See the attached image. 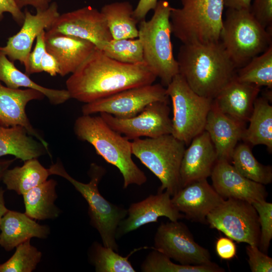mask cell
<instances>
[{
  "label": "cell",
  "mask_w": 272,
  "mask_h": 272,
  "mask_svg": "<svg viewBox=\"0 0 272 272\" xmlns=\"http://www.w3.org/2000/svg\"><path fill=\"white\" fill-rule=\"evenodd\" d=\"M18 7L22 10L25 7L30 6L36 9L45 10L51 3L52 0H14Z\"/></svg>",
  "instance_id": "45"
},
{
  "label": "cell",
  "mask_w": 272,
  "mask_h": 272,
  "mask_svg": "<svg viewBox=\"0 0 272 272\" xmlns=\"http://www.w3.org/2000/svg\"><path fill=\"white\" fill-rule=\"evenodd\" d=\"M171 200L184 218L207 224L208 214L225 199L210 185L207 179H203L182 187L171 197Z\"/></svg>",
  "instance_id": "18"
},
{
  "label": "cell",
  "mask_w": 272,
  "mask_h": 272,
  "mask_svg": "<svg viewBox=\"0 0 272 272\" xmlns=\"http://www.w3.org/2000/svg\"><path fill=\"white\" fill-rule=\"evenodd\" d=\"M0 245L9 251L32 238H47L50 229L37 223L25 213L9 210L0 226Z\"/></svg>",
  "instance_id": "24"
},
{
  "label": "cell",
  "mask_w": 272,
  "mask_h": 272,
  "mask_svg": "<svg viewBox=\"0 0 272 272\" xmlns=\"http://www.w3.org/2000/svg\"><path fill=\"white\" fill-rule=\"evenodd\" d=\"M10 14L14 20L20 25H22L24 19V14L19 9L14 0H0V21L4 18V14Z\"/></svg>",
  "instance_id": "42"
},
{
  "label": "cell",
  "mask_w": 272,
  "mask_h": 272,
  "mask_svg": "<svg viewBox=\"0 0 272 272\" xmlns=\"http://www.w3.org/2000/svg\"><path fill=\"white\" fill-rule=\"evenodd\" d=\"M232 165L243 176L256 182L266 185L272 182V167L260 163L246 143L236 146L232 155Z\"/></svg>",
  "instance_id": "31"
},
{
  "label": "cell",
  "mask_w": 272,
  "mask_h": 272,
  "mask_svg": "<svg viewBox=\"0 0 272 272\" xmlns=\"http://www.w3.org/2000/svg\"><path fill=\"white\" fill-rule=\"evenodd\" d=\"M245 123L222 112L213 101L208 113L205 130L215 148L217 160L231 162L233 151L242 140Z\"/></svg>",
  "instance_id": "21"
},
{
  "label": "cell",
  "mask_w": 272,
  "mask_h": 272,
  "mask_svg": "<svg viewBox=\"0 0 272 272\" xmlns=\"http://www.w3.org/2000/svg\"><path fill=\"white\" fill-rule=\"evenodd\" d=\"M252 204L259 217L260 236L258 247L266 254L272 239V203L265 200L255 201Z\"/></svg>",
  "instance_id": "37"
},
{
  "label": "cell",
  "mask_w": 272,
  "mask_h": 272,
  "mask_svg": "<svg viewBox=\"0 0 272 272\" xmlns=\"http://www.w3.org/2000/svg\"><path fill=\"white\" fill-rule=\"evenodd\" d=\"M0 82L13 89L31 88L42 93L53 105L62 104L71 98L66 89L58 90L42 86L18 69L0 49Z\"/></svg>",
  "instance_id": "27"
},
{
  "label": "cell",
  "mask_w": 272,
  "mask_h": 272,
  "mask_svg": "<svg viewBox=\"0 0 272 272\" xmlns=\"http://www.w3.org/2000/svg\"><path fill=\"white\" fill-rule=\"evenodd\" d=\"M168 103V101L152 102L138 115L128 118H119L106 113H100V115L112 129L129 140L143 137L156 138L171 134Z\"/></svg>",
  "instance_id": "13"
},
{
  "label": "cell",
  "mask_w": 272,
  "mask_h": 272,
  "mask_svg": "<svg viewBox=\"0 0 272 272\" xmlns=\"http://www.w3.org/2000/svg\"><path fill=\"white\" fill-rule=\"evenodd\" d=\"M100 50L106 56L121 62L129 64L144 62L142 45L138 38L112 39L105 42Z\"/></svg>",
  "instance_id": "35"
},
{
  "label": "cell",
  "mask_w": 272,
  "mask_h": 272,
  "mask_svg": "<svg viewBox=\"0 0 272 272\" xmlns=\"http://www.w3.org/2000/svg\"><path fill=\"white\" fill-rule=\"evenodd\" d=\"M143 272H224V268L212 262L202 265L177 264L163 253L153 249L141 266Z\"/></svg>",
  "instance_id": "33"
},
{
  "label": "cell",
  "mask_w": 272,
  "mask_h": 272,
  "mask_svg": "<svg viewBox=\"0 0 272 272\" xmlns=\"http://www.w3.org/2000/svg\"><path fill=\"white\" fill-rule=\"evenodd\" d=\"M248 263L252 272H271L272 258L261 251L257 246L246 247Z\"/></svg>",
  "instance_id": "38"
},
{
  "label": "cell",
  "mask_w": 272,
  "mask_h": 272,
  "mask_svg": "<svg viewBox=\"0 0 272 272\" xmlns=\"http://www.w3.org/2000/svg\"><path fill=\"white\" fill-rule=\"evenodd\" d=\"M220 40L239 69L272 45L271 28H263L249 9L228 8Z\"/></svg>",
  "instance_id": "6"
},
{
  "label": "cell",
  "mask_w": 272,
  "mask_h": 272,
  "mask_svg": "<svg viewBox=\"0 0 272 272\" xmlns=\"http://www.w3.org/2000/svg\"><path fill=\"white\" fill-rule=\"evenodd\" d=\"M45 31L88 40L99 49L105 42L112 39L104 16L91 6L60 14Z\"/></svg>",
  "instance_id": "14"
},
{
  "label": "cell",
  "mask_w": 272,
  "mask_h": 272,
  "mask_svg": "<svg viewBox=\"0 0 272 272\" xmlns=\"http://www.w3.org/2000/svg\"><path fill=\"white\" fill-rule=\"evenodd\" d=\"M22 166L8 169L2 181L7 189L19 195L24 193L47 180L51 175L48 169L43 166L37 158L28 160Z\"/></svg>",
  "instance_id": "29"
},
{
  "label": "cell",
  "mask_w": 272,
  "mask_h": 272,
  "mask_svg": "<svg viewBox=\"0 0 272 272\" xmlns=\"http://www.w3.org/2000/svg\"><path fill=\"white\" fill-rule=\"evenodd\" d=\"M157 77L144 62L118 61L95 48L65 82L71 98L88 103L121 91L153 84Z\"/></svg>",
  "instance_id": "1"
},
{
  "label": "cell",
  "mask_w": 272,
  "mask_h": 272,
  "mask_svg": "<svg viewBox=\"0 0 272 272\" xmlns=\"http://www.w3.org/2000/svg\"><path fill=\"white\" fill-rule=\"evenodd\" d=\"M57 182L47 180L28 190L22 195L25 214L33 219L44 220L57 218L60 211L54 202L57 197Z\"/></svg>",
  "instance_id": "26"
},
{
  "label": "cell",
  "mask_w": 272,
  "mask_h": 272,
  "mask_svg": "<svg viewBox=\"0 0 272 272\" xmlns=\"http://www.w3.org/2000/svg\"><path fill=\"white\" fill-rule=\"evenodd\" d=\"M158 0H140L136 8L133 10V16L139 22L145 20L148 13L155 8Z\"/></svg>",
  "instance_id": "43"
},
{
  "label": "cell",
  "mask_w": 272,
  "mask_h": 272,
  "mask_svg": "<svg viewBox=\"0 0 272 272\" xmlns=\"http://www.w3.org/2000/svg\"><path fill=\"white\" fill-rule=\"evenodd\" d=\"M212 186L224 199L234 198L250 203L265 200L268 195L264 185L241 174L226 160H217L211 175Z\"/></svg>",
  "instance_id": "17"
},
{
  "label": "cell",
  "mask_w": 272,
  "mask_h": 272,
  "mask_svg": "<svg viewBox=\"0 0 272 272\" xmlns=\"http://www.w3.org/2000/svg\"><path fill=\"white\" fill-rule=\"evenodd\" d=\"M171 9L168 1H158L151 19L140 21L138 27V38L142 45L144 62L166 87L179 73L171 40Z\"/></svg>",
  "instance_id": "4"
},
{
  "label": "cell",
  "mask_w": 272,
  "mask_h": 272,
  "mask_svg": "<svg viewBox=\"0 0 272 272\" xmlns=\"http://www.w3.org/2000/svg\"><path fill=\"white\" fill-rule=\"evenodd\" d=\"M216 250L218 256L225 260L233 258L236 252V245L233 240L226 237H221L217 240Z\"/></svg>",
  "instance_id": "41"
},
{
  "label": "cell",
  "mask_w": 272,
  "mask_h": 272,
  "mask_svg": "<svg viewBox=\"0 0 272 272\" xmlns=\"http://www.w3.org/2000/svg\"><path fill=\"white\" fill-rule=\"evenodd\" d=\"M126 216L118 226L116 239L147 224L157 222L161 217H165L171 221L184 218L174 206L171 196L167 191L151 194L141 201L131 203Z\"/></svg>",
  "instance_id": "16"
},
{
  "label": "cell",
  "mask_w": 272,
  "mask_h": 272,
  "mask_svg": "<svg viewBox=\"0 0 272 272\" xmlns=\"http://www.w3.org/2000/svg\"><path fill=\"white\" fill-rule=\"evenodd\" d=\"M35 14L27 9L24 11L22 27L16 34L9 38L6 44L0 49L14 62L19 61L25 69L28 67V57L34 40L43 30H47L59 16L56 2L51 3L45 10H36Z\"/></svg>",
  "instance_id": "15"
},
{
  "label": "cell",
  "mask_w": 272,
  "mask_h": 272,
  "mask_svg": "<svg viewBox=\"0 0 272 272\" xmlns=\"http://www.w3.org/2000/svg\"><path fill=\"white\" fill-rule=\"evenodd\" d=\"M48 153L43 144L35 140L21 126H0V157L12 155L25 162Z\"/></svg>",
  "instance_id": "25"
},
{
  "label": "cell",
  "mask_w": 272,
  "mask_h": 272,
  "mask_svg": "<svg viewBox=\"0 0 272 272\" xmlns=\"http://www.w3.org/2000/svg\"><path fill=\"white\" fill-rule=\"evenodd\" d=\"M41 252L30 243V239L16 247L14 254L0 264V272H31L41 260Z\"/></svg>",
  "instance_id": "36"
},
{
  "label": "cell",
  "mask_w": 272,
  "mask_h": 272,
  "mask_svg": "<svg viewBox=\"0 0 272 272\" xmlns=\"http://www.w3.org/2000/svg\"><path fill=\"white\" fill-rule=\"evenodd\" d=\"M153 249L184 265H202L212 262L209 250L199 245L184 223H162L157 229Z\"/></svg>",
  "instance_id": "12"
},
{
  "label": "cell",
  "mask_w": 272,
  "mask_h": 272,
  "mask_svg": "<svg viewBox=\"0 0 272 272\" xmlns=\"http://www.w3.org/2000/svg\"><path fill=\"white\" fill-rule=\"evenodd\" d=\"M45 42L46 51L55 58L59 64V75L61 77L74 73L95 48L88 40L46 31Z\"/></svg>",
  "instance_id": "22"
},
{
  "label": "cell",
  "mask_w": 272,
  "mask_h": 272,
  "mask_svg": "<svg viewBox=\"0 0 272 272\" xmlns=\"http://www.w3.org/2000/svg\"><path fill=\"white\" fill-rule=\"evenodd\" d=\"M249 10L263 28L272 27V0H254Z\"/></svg>",
  "instance_id": "40"
},
{
  "label": "cell",
  "mask_w": 272,
  "mask_h": 272,
  "mask_svg": "<svg viewBox=\"0 0 272 272\" xmlns=\"http://www.w3.org/2000/svg\"><path fill=\"white\" fill-rule=\"evenodd\" d=\"M74 131L79 140L90 143L98 155L119 170L123 188L130 184L140 186L147 181L145 173L132 159L131 142L112 129L100 115L78 117Z\"/></svg>",
  "instance_id": "3"
},
{
  "label": "cell",
  "mask_w": 272,
  "mask_h": 272,
  "mask_svg": "<svg viewBox=\"0 0 272 272\" xmlns=\"http://www.w3.org/2000/svg\"><path fill=\"white\" fill-rule=\"evenodd\" d=\"M133 9L128 2H118L103 6L104 16L114 39H135L138 37L139 21L133 16Z\"/></svg>",
  "instance_id": "30"
},
{
  "label": "cell",
  "mask_w": 272,
  "mask_h": 272,
  "mask_svg": "<svg viewBox=\"0 0 272 272\" xmlns=\"http://www.w3.org/2000/svg\"><path fill=\"white\" fill-rule=\"evenodd\" d=\"M45 33V30H43L38 35L36 39L34 48L29 54L28 67L25 70V73L28 75L42 72L41 63L46 52Z\"/></svg>",
  "instance_id": "39"
},
{
  "label": "cell",
  "mask_w": 272,
  "mask_h": 272,
  "mask_svg": "<svg viewBox=\"0 0 272 272\" xmlns=\"http://www.w3.org/2000/svg\"><path fill=\"white\" fill-rule=\"evenodd\" d=\"M224 6L234 9H250L252 0H223Z\"/></svg>",
  "instance_id": "46"
},
{
  "label": "cell",
  "mask_w": 272,
  "mask_h": 272,
  "mask_svg": "<svg viewBox=\"0 0 272 272\" xmlns=\"http://www.w3.org/2000/svg\"><path fill=\"white\" fill-rule=\"evenodd\" d=\"M44 97L42 93L36 90L10 88L0 82V126H22L48 149V143L31 125L25 110L30 101L41 100Z\"/></svg>",
  "instance_id": "19"
},
{
  "label": "cell",
  "mask_w": 272,
  "mask_h": 272,
  "mask_svg": "<svg viewBox=\"0 0 272 272\" xmlns=\"http://www.w3.org/2000/svg\"><path fill=\"white\" fill-rule=\"evenodd\" d=\"M235 78L239 81L258 87L272 88V45L239 69Z\"/></svg>",
  "instance_id": "32"
},
{
  "label": "cell",
  "mask_w": 272,
  "mask_h": 272,
  "mask_svg": "<svg viewBox=\"0 0 272 272\" xmlns=\"http://www.w3.org/2000/svg\"><path fill=\"white\" fill-rule=\"evenodd\" d=\"M16 158L11 159H0V182L2 180L5 171L14 162Z\"/></svg>",
  "instance_id": "47"
},
{
  "label": "cell",
  "mask_w": 272,
  "mask_h": 272,
  "mask_svg": "<svg viewBox=\"0 0 272 272\" xmlns=\"http://www.w3.org/2000/svg\"><path fill=\"white\" fill-rule=\"evenodd\" d=\"M185 146L172 134L131 142L132 154L160 181L158 192L167 191L172 197L181 189L180 168Z\"/></svg>",
  "instance_id": "8"
},
{
  "label": "cell",
  "mask_w": 272,
  "mask_h": 272,
  "mask_svg": "<svg viewBox=\"0 0 272 272\" xmlns=\"http://www.w3.org/2000/svg\"><path fill=\"white\" fill-rule=\"evenodd\" d=\"M242 140L253 146L263 145L272 151V106L267 97H257Z\"/></svg>",
  "instance_id": "28"
},
{
  "label": "cell",
  "mask_w": 272,
  "mask_h": 272,
  "mask_svg": "<svg viewBox=\"0 0 272 272\" xmlns=\"http://www.w3.org/2000/svg\"><path fill=\"white\" fill-rule=\"evenodd\" d=\"M48 169L51 175L65 178L81 193L88 205L90 224L98 231L103 245L118 252L116 230L120 222L126 217L127 210L109 202L99 192L98 184L105 174L104 168L92 163L88 172L90 180L87 183L72 177L60 161L51 165Z\"/></svg>",
  "instance_id": "5"
},
{
  "label": "cell",
  "mask_w": 272,
  "mask_h": 272,
  "mask_svg": "<svg viewBox=\"0 0 272 272\" xmlns=\"http://www.w3.org/2000/svg\"><path fill=\"white\" fill-rule=\"evenodd\" d=\"M181 8H172V33L182 44L220 41L223 26V0H180Z\"/></svg>",
  "instance_id": "7"
},
{
  "label": "cell",
  "mask_w": 272,
  "mask_h": 272,
  "mask_svg": "<svg viewBox=\"0 0 272 272\" xmlns=\"http://www.w3.org/2000/svg\"><path fill=\"white\" fill-rule=\"evenodd\" d=\"M185 149L180 165L181 188L211 176L217 161L215 148L206 130L194 137Z\"/></svg>",
  "instance_id": "20"
},
{
  "label": "cell",
  "mask_w": 272,
  "mask_h": 272,
  "mask_svg": "<svg viewBox=\"0 0 272 272\" xmlns=\"http://www.w3.org/2000/svg\"><path fill=\"white\" fill-rule=\"evenodd\" d=\"M207 224L237 242L258 247L260 228L258 214L247 201L228 198L210 213Z\"/></svg>",
  "instance_id": "10"
},
{
  "label": "cell",
  "mask_w": 272,
  "mask_h": 272,
  "mask_svg": "<svg viewBox=\"0 0 272 272\" xmlns=\"http://www.w3.org/2000/svg\"><path fill=\"white\" fill-rule=\"evenodd\" d=\"M166 90L172 103L171 134L188 146L205 130L213 99L194 92L179 74L173 78Z\"/></svg>",
  "instance_id": "9"
},
{
  "label": "cell",
  "mask_w": 272,
  "mask_h": 272,
  "mask_svg": "<svg viewBox=\"0 0 272 272\" xmlns=\"http://www.w3.org/2000/svg\"><path fill=\"white\" fill-rule=\"evenodd\" d=\"M128 257H123L97 241L93 243L89 250L90 261L96 272H135Z\"/></svg>",
  "instance_id": "34"
},
{
  "label": "cell",
  "mask_w": 272,
  "mask_h": 272,
  "mask_svg": "<svg viewBox=\"0 0 272 272\" xmlns=\"http://www.w3.org/2000/svg\"><path fill=\"white\" fill-rule=\"evenodd\" d=\"M4 193L5 190L0 187V226L4 216L9 210L5 205Z\"/></svg>",
  "instance_id": "48"
},
{
  "label": "cell",
  "mask_w": 272,
  "mask_h": 272,
  "mask_svg": "<svg viewBox=\"0 0 272 272\" xmlns=\"http://www.w3.org/2000/svg\"><path fill=\"white\" fill-rule=\"evenodd\" d=\"M41 67L42 72L51 76H55L59 74V64L56 59L47 51L42 58Z\"/></svg>",
  "instance_id": "44"
},
{
  "label": "cell",
  "mask_w": 272,
  "mask_h": 272,
  "mask_svg": "<svg viewBox=\"0 0 272 272\" xmlns=\"http://www.w3.org/2000/svg\"><path fill=\"white\" fill-rule=\"evenodd\" d=\"M260 88L238 81L235 77L213 99L224 113L243 123L248 121Z\"/></svg>",
  "instance_id": "23"
},
{
  "label": "cell",
  "mask_w": 272,
  "mask_h": 272,
  "mask_svg": "<svg viewBox=\"0 0 272 272\" xmlns=\"http://www.w3.org/2000/svg\"><path fill=\"white\" fill-rule=\"evenodd\" d=\"M166 88L161 84H150L127 89L109 96L85 103L84 115L106 113L119 118H128L140 113L155 101H168Z\"/></svg>",
  "instance_id": "11"
},
{
  "label": "cell",
  "mask_w": 272,
  "mask_h": 272,
  "mask_svg": "<svg viewBox=\"0 0 272 272\" xmlns=\"http://www.w3.org/2000/svg\"><path fill=\"white\" fill-rule=\"evenodd\" d=\"M179 73L198 95L214 99L235 77L237 70L221 41L182 44Z\"/></svg>",
  "instance_id": "2"
}]
</instances>
